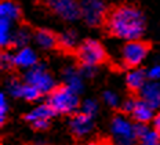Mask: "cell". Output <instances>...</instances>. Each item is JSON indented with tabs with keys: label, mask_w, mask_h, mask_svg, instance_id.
<instances>
[{
	"label": "cell",
	"mask_w": 160,
	"mask_h": 145,
	"mask_svg": "<svg viewBox=\"0 0 160 145\" xmlns=\"http://www.w3.org/2000/svg\"><path fill=\"white\" fill-rule=\"evenodd\" d=\"M106 26L118 39L126 42L139 40L145 32V18L138 8L131 6H120L109 14Z\"/></svg>",
	"instance_id": "cell-1"
},
{
	"label": "cell",
	"mask_w": 160,
	"mask_h": 145,
	"mask_svg": "<svg viewBox=\"0 0 160 145\" xmlns=\"http://www.w3.org/2000/svg\"><path fill=\"white\" fill-rule=\"evenodd\" d=\"M47 104L55 113L58 115H66V113H73L79 108V94L69 89L68 86H59L55 87L47 97Z\"/></svg>",
	"instance_id": "cell-2"
},
{
	"label": "cell",
	"mask_w": 160,
	"mask_h": 145,
	"mask_svg": "<svg viewBox=\"0 0 160 145\" xmlns=\"http://www.w3.org/2000/svg\"><path fill=\"white\" fill-rule=\"evenodd\" d=\"M24 80L25 83L36 87L42 94H50L55 89V80L44 64H38L33 68L26 70Z\"/></svg>",
	"instance_id": "cell-3"
},
{
	"label": "cell",
	"mask_w": 160,
	"mask_h": 145,
	"mask_svg": "<svg viewBox=\"0 0 160 145\" xmlns=\"http://www.w3.org/2000/svg\"><path fill=\"white\" fill-rule=\"evenodd\" d=\"M111 133L115 138V145H134L135 142L134 124L122 115H116L112 119Z\"/></svg>",
	"instance_id": "cell-4"
},
{
	"label": "cell",
	"mask_w": 160,
	"mask_h": 145,
	"mask_svg": "<svg viewBox=\"0 0 160 145\" xmlns=\"http://www.w3.org/2000/svg\"><path fill=\"white\" fill-rule=\"evenodd\" d=\"M148 51V46L139 40L126 42V44L122 49V60L130 68H138L145 61Z\"/></svg>",
	"instance_id": "cell-5"
},
{
	"label": "cell",
	"mask_w": 160,
	"mask_h": 145,
	"mask_svg": "<svg viewBox=\"0 0 160 145\" xmlns=\"http://www.w3.org/2000/svg\"><path fill=\"white\" fill-rule=\"evenodd\" d=\"M105 50L97 40H86L78 50V57L82 65L97 66L105 60Z\"/></svg>",
	"instance_id": "cell-6"
},
{
	"label": "cell",
	"mask_w": 160,
	"mask_h": 145,
	"mask_svg": "<svg viewBox=\"0 0 160 145\" xmlns=\"http://www.w3.org/2000/svg\"><path fill=\"white\" fill-rule=\"evenodd\" d=\"M48 10L65 21H76L82 15L80 4L76 0H44Z\"/></svg>",
	"instance_id": "cell-7"
},
{
	"label": "cell",
	"mask_w": 160,
	"mask_h": 145,
	"mask_svg": "<svg viewBox=\"0 0 160 145\" xmlns=\"http://www.w3.org/2000/svg\"><path fill=\"white\" fill-rule=\"evenodd\" d=\"M82 18L90 26H97L102 22L106 13L104 0H83L80 3Z\"/></svg>",
	"instance_id": "cell-8"
},
{
	"label": "cell",
	"mask_w": 160,
	"mask_h": 145,
	"mask_svg": "<svg viewBox=\"0 0 160 145\" xmlns=\"http://www.w3.org/2000/svg\"><path fill=\"white\" fill-rule=\"evenodd\" d=\"M55 111L52 109L48 104H42L33 108L29 113H26L25 120L32 124L33 129L36 130H46L50 126V120L55 116Z\"/></svg>",
	"instance_id": "cell-9"
},
{
	"label": "cell",
	"mask_w": 160,
	"mask_h": 145,
	"mask_svg": "<svg viewBox=\"0 0 160 145\" xmlns=\"http://www.w3.org/2000/svg\"><path fill=\"white\" fill-rule=\"evenodd\" d=\"M92 127H94V123H92V117L87 116L84 113H75L72 116L71 122H69V129L73 133V136L82 138L86 137L88 133H91Z\"/></svg>",
	"instance_id": "cell-10"
},
{
	"label": "cell",
	"mask_w": 160,
	"mask_h": 145,
	"mask_svg": "<svg viewBox=\"0 0 160 145\" xmlns=\"http://www.w3.org/2000/svg\"><path fill=\"white\" fill-rule=\"evenodd\" d=\"M139 100L146 102L153 109L160 108V82L159 80H148L144 87L139 90Z\"/></svg>",
	"instance_id": "cell-11"
},
{
	"label": "cell",
	"mask_w": 160,
	"mask_h": 145,
	"mask_svg": "<svg viewBox=\"0 0 160 145\" xmlns=\"http://www.w3.org/2000/svg\"><path fill=\"white\" fill-rule=\"evenodd\" d=\"M38 55L31 47H22L14 54V65L22 69H31L38 65Z\"/></svg>",
	"instance_id": "cell-12"
},
{
	"label": "cell",
	"mask_w": 160,
	"mask_h": 145,
	"mask_svg": "<svg viewBox=\"0 0 160 145\" xmlns=\"http://www.w3.org/2000/svg\"><path fill=\"white\" fill-rule=\"evenodd\" d=\"M62 77H64L65 86H68L69 89H72L78 94L82 93L84 83H83V75L80 70L73 68V66H66L64 69V73H62Z\"/></svg>",
	"instance_id": "cell-13"
},
{
	"label": "cell",
	"mask_w": 160,
	"mask_h": 145,
	"mask_svg": "<svg viewBox=\"0 0 160 145\" xmlns=\"http://www.w3.org/2000/svg\"><path fill=\"white\" fill-rule=\"evenodd\" d=\"M155 109L152 106H149L146 102H144L142 100H138L137 101V105L132 111L131 116L132 119L135 120L137 123H144L146 124L148 122H152L153 117H155Z\"/></svg>",
	"instance_id": "cell-14"
},
{
	"label": "cell",
	"mask_w": 160,
	"mask_h": 145,
	"mask_svg": "<svg viewBox=\"0 0 160 145\" xmlns=\"http://www.w3.org/2000/svg\"><path fill=\"white\" fill-rule=\"evenodd\" d=\"M33 38H35V42L38 43V46L43 50H51L58 44V38L47 29H39Z\"/></svg>",
	"instance_id": "cell-15"
},
{
	"label": "cell",
	"mask_w": 160,
	"mask_h": 145,
	"mask_svg": "<svg viewBox=\"0 0 160 145\" xmlns=\"http://www.w3.org/2000/svg\"><path fill=\"white\" fill-rule=\"evenodd\" d=\"M19 17H21V10H19L17 3H14L12 0H2V3H0V18L15 22L18 21Z\"/></svg>",
	"instance_id": "cell-16"
},
{
	"label": "cell",
	"mask_w": 160,
	"mask_h": 145,
	"mask_svg": "<svg viewBox=\"0 0 160 145\" xmlns=\"http://www.w3.org/2000/svg\"><path fill=\"white\" fill-rule=\"evenodd\" d=\"M146 79H148V76H146V72L142 69H132L131 72L127 73V76H126V83H127L128 89L134 90V91H139V90L144 87V84L146 83Z\"/></svg>",
	"instance_id": "cell-17"
},
{
	"label": "cell",
	"mask_w": 160,
	"mask_h": 145,
	"mask_svg": "<svg viewBox=\"0 0 160 145\" xmlns=\"http://www.w3.org/2000/svg\"><path fill=\"white\" fill-rule=\"evenodd\" d=\"M12 22L8 19L0 18V44L8 47L12 44Z\"/></svg>",
	"instance_id": "cell-18"
},
{
	"label": "cell",
	"mask_w": 160,
	"mask_h": 145,
	"mask_svg": "<svg viewBox=\"0 0 160 145\" xmlns=\"http://www.w3.org/2000/svg\"><path fill=\"white\" fill-rule=\"evenodd\" d=\"M25 84V82H21L18 79H10L6 84V90H7L8 96H11L12 98H24Z\"/></svg>",
	"instance_id": "cell-19"
},
{
	"label": "cell",
	"mask_w": 160,
	"mask_h": 145,
	"mask_svg": "<svg viewBox=\"0 0 160 145\" xmlns=\"http://www.w3.org/2000/svg\"><path fill=\"white\" fill-rule=\"evenodd\" d=\"M29 40H31V32L26 28H18L12 35V44L19 49L26 47Z\"/></svg>",
	"instance_id": "cell-20"
},
{
	"label": "cell",
	"mask_w": 160,
	"mask_h": 145,
	"mask_svg": "<svg viewBox=\"0 0 160 145\" xmlns=\"http://www.w3.org/2000/svg\"><path fill=\"white\" fill-rule=\"evenodd\" d=\"M58 43L64 49H73L78 43V35L75 31H66L58 36Z\"/></svg>",
	"instance_id": "cell-21"
},
{
	"label": "cell",
	"mask_w": 160,
	"mask_h": 145,
	"mask_svg": "<svg viewBox=\"0 0 160 145\" xmlns=\"http://www.w3.org/2000/svg\"><path fill=\"white\" fill-rule=\"evenodd\" d=\"M138 140L141 145H160V133L156 131L155 129H149Z\"/></svg>",
	"instance_id": "cell-22"
},
{
	"label": "cell",
	"mask_w": 160,
	"mask_h": 145,
	"mask_svg": "<svg viewBox=\"0 0 160 145\" xmlns=\"http://www.w3.org/2000/svg\"><path fill=\"white\" fill-rule=\"evenodd\" d=\"M97 112H98V102L95 100H86L82 104V113L94 117Z\"/></svg>",
	"instance_id": "cell-23"
},
{
	"label": "cell",
	"mask_w": 160,
	"mask_h": 145,
	"mask_svg": "<svg viewBox=\"0 0 160 145\" xmlns=\"http://www.w3.org/2000/svg\"><path fill=\"white\" fill-rule=\"evenodd\" d=\"M40 96H42V93L39 91L36 87L31 86V84L26 83L25 84V91H24V100L29 101V102H32V101H36L40 98Z\"/></svg>",
	"instance_id": "cell-24"
},
{
	"label": "cell",
	"mask_w": 160,
	"mask_h": 145,
	"mask_svg": "<svg viewBox=\"0 0 160 145\" xmlns=\"http://www.w3.org/2000/svg\"><path fill=\"white\" fill-rule=\"evenodd\" d=\"M102 98H104V102H105L108 106L116 108V106H119V105H120L119 96H118V94H116L115 91H111V90H108V91H105V93H104Z\"/></svg>",
	"instance_id": "cell-25"
},
{
	"label": "cell",
	"mask_w": 160,
	"mask_h": 145,
	"mask_svg": "<svg viewBox=\"0 0 160 145\" xmlns=\"http://www.w3.org/2000/svg\"><path fill=\"white\" fill-rule=\"evenodd\" d=\"M8 113V101L4 93H0V123H4Z\"/></svg>",
	"instance_id": "cell-26"
},
{
	"label": "cell",
	"mask_w": 160,
	"mask_h": 145,
	"mask_svg": "<svg viewBox=\"0 0 160 145\" xmlns=\"http://www.w3.org/2000/svg\"><path fill=\"white\" fill-rule=\"evenodd\" d=\"M0 64H2V68H4V69H8V68H11V66H14V55L4 51L0 55Z\"/></svg>",
	"instance_id": "cell-27"
},
{
	"label": "cell",
	"mask_w": 160,
	"mask_h": 145,
	"mask_svg": "<svg viewBox=\"0 0 160 145\" xmlns=\"http://www.w3.org/2000/svg\"><path fill=\"white\" fill-rule=\"evenodd\" d=\"M146 76L149 80H160V64H155V65L149 66L146 70Z\"/></svg>",
	"instance_id": "cell-28"
},
{
	"label": "cell",
	"mask_w": 160,
	"mask_h": 145,
	"mask_svg": "<svg viewBox=\"0 0 160 145\" xmlns=\"http://www.w3.org/2000/svg\"><path fill=\"white\" fill-rule=\"evenodd\" d=\"M137 101L138 100H134V98H127L124 101V102L122 104V111L124 113H132V111H134V108L137 105Z\"/></svg>",
	"instance_id": "cell-29"
},
{
	"label": "cell",
	"mask_w": 160,
	"mask_h": 145,
	"mask_svg": "<svg viewBox=\"0 0 160 145\" xmlns=\"http://www.w3.org/2000/svg\"><path fill=\"white\" fill-rule=\"evenodd\" d=\"M95 66H91V65H82V69H80V72H82L83 76L86 77H91L95 75Z\"/></svg>",
	"instance_id": "cell-30"
},
{
	"label": "cell",
	"mask_w": 160,
	"mask_h": 145,
	"mask_svg": "<svg viewBox=\"0 0 160 145\" xmlns=\"http://www.w3.org/2000/svg\"><path fill=\"white\" fill-rule=\"evenodd\" d=\"M152 126L156 131L160 133V112H158L155 115V117H153V120H152Z\"/></svg>",
	"instance_id": "cell-31"
},
{
	"label": "cell",
	"mask_w": 160,
	"mask_h": 145,
	"mask_svg": "<svg viewBox=\"0 0 160 145\" xmlns=\"http://www.w3.org/2000/svg\"><path fill=\"white\" fill-rule=\"evenodd\" d=\"M84 145H106L105 142H101V141H91V142H87Z\"/></svg>",
	"instance_id": "cell-32"
}]
</instances>
